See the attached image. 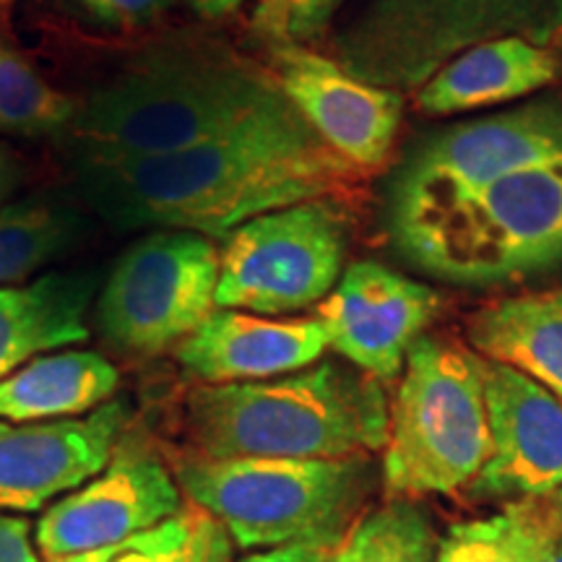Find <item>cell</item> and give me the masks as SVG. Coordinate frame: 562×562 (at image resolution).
Wrapping results in <instances>:
<instances>
[{
  "label": "cell",
  "instance_id": "obj_1",
  "mask_svg": "<svg viewBox=\"0 0 562 562\" xmlns=\"http://www.w3.org/2000/svg\"><path fill=\"white\" fill-rule=\"evenodd\" d=\"M76 199L117 232L186 229L224 240L240 224L360 178L292 104L167 157L70 165Z\"/></svg>",
  "mask_w": 562,
  "mask_h": 562
},
{
  "label": "cell",
  "instance_id": "obj_2",
  "mask_svg": "<svg viewBox=\"0 0 562 562\" xmlns=\"http://www.w3.org/2000/svg\"><path fill=\"white\" fill-rule=\"evenodd\" d=\"M292 104L271 68L216 40L172 37L138 53L79 104L70 165L167 157Z\"/></svg>",
  "mask_w": 562,
  "mask_h": 562
},
{
  "label": "cell",
  "instance_id": "obj_3",
  "mask_svg": "<svg viewBox=\"0 0 562 562\" xmlns=\"http://www.w3.org/2000/svg\"><path fill=\"white\" fill-rule=\"evenodd\" d=\"M182 432L201 459H351L383 451L389 396L347 360L256 383L199 385Z\"/></svg>",
  "mask_w": 562,
  "mask_h": 562
},
{
  "label": "cell",
  "instance_id": "obj_4",
  "mask_svg": "<svg viewBox=\"0 0 562 562\" xmlns=\"http://www.w3.org/2000/svg\"><path fill=\"white\" fill-rule=\"evenodd\" d=\"M188 503L224 526L240 550L313 544L334 550L381 487L372 456L351 459H201L175 467Z\"/></svg>",
  "mask_w": 562,
  "mask_h": 562
},
{
  "label": "cell",
  "instance_id": "obj_5",
  "mask_svg": "<svg viewBox=\"0 0 562 562\" xmlns=\"http://www.w3.org/2000/svg\"><path fill=\"white\" fill-rule=\"evenodd\" d=\"M412 266L456 286H501L562 263V159L389 224Z\"/></svg>",
  "mask_w": 562,
  "mask_h": 562
},
{
  "label": "cell",
  "instance_id": "obj_6",
  "mask_svg": "<svg viewBox=\"0 0 562 562\" xmlns=\"http://www.w3.org/2000/svg\"><path fill=\"white\" fill-rule=\"evenodd\" d=\"M487 459L480 357L448 336H419L389 404V440L381 461L385 495L389 501L459 495L472 487Z\"/></svg>",
  "mask_w": 562,
  "mask_h": 562
},
{
  "label": "cell",
  "instance_id": "obj_7",
  "mask_svg": "<svg viewBox=\"0 0 562 562\" xmlns=\"http://www.w3.org/2000/svg\"><path fill=\"white\" fill-rule=\"evenodd\" d=\"M562 37V0H362L334 37V60L372 87L417 91L461 53Z\"/></svg>",
  "mask_w": 562,
  "mask_h": 562
},
{
  "label": "cell",
  "instance_id": "obj_8",
  "mask_svg": "<svg viewBox=\"0 0 562 562\" xmlns=\"http://www.w3.org/2000/svg\"><path fill=\"white\" fill-rule=\"evenodd\" d=\"M349 227L334 195L240 224L222 240L214 305L266 318L321 305L344 273Z\"/></svg>",
  "mask_w": 562,
  "mask_h": 562
},
{
  "label": "cell",
  "instance_id": "obj_9",
  "mask_svg": "<svg viewBox=\"0 0 562 562\" xmlns=\"http://www.w3.org/2000/svg\"><path fill=\"white\" fill-rule=\"evenodd\" d=\"M562 159V100H539L414 140L385 186V224L427 214L508 175Z\"/></svg>",
  "mask_w": 562,
  "mask_h": 562
},
{
  "label": "cell",
  "instance_id": "obj_10",
  "mask_svg": "<svg viewBox=\"0 0 562 562\" xmlns=\"http://www.w3.org/2000/svg\"><path fill=\"white\" fill-rule=\"evenodd\" d=\"M220 248L199 232L151 229L117 258L97 300L104 339L133 355H161L214 311Z\"/></svg>",
  "mask_w": 562,
  "mask_h": 562
},
{
  "label": "cell",
  "instance_id": "obj_11",
  "mask_svg": "<svg viewBox=\"0 0 562 562\" xmlns=\"http://www.w3.org/2000/svg\"><path fill=\"white\" fill-rule=\"evenodd\" d=\"M186 505L178 476L157 453L117 442L94 480L42 513L34 544L47 562L100 550L170 521Z\"/></svg>",
  "mask_w": 562,
  "mask_h": 562
},
{
  "label": "cell",
  "instance_id": "obj_12",
  "mask_svg": "<svg viewBox=\"0 0 562 562\" xmlns=\"http://www.w3.org/2000/svg\"><path fill=\"white\" fill-rule=\"evenodd\" d=\"M440 311V294L375 261L344 269L318 305L328 347L381 383L402 375L406 355Z\"/></svg>",
  "mask_w": 562,
  "mask_h": 562
},
{
  "label": "cell",
  "instance_id": "obj_13",
  "mask_svg": "<svg viewBox=\"0 0 562 562\" xmlns=\"http://www.w3.org/2000/svg\"><path fill=\"white\" fill-rule=\"evenodd\" d=\"M480 372L490 459L467 495L505 503L552 495L562 487V398L508 364L480 357Z\"/></svg>",
  "mask_w": 562,
  "mask_h": 562
},
{
  "label": "cell",
  "instance_id": "obj_14",
  "mask_svg": "<svg viewBox=\"0 0 562 562\" xmlns=\"http://www.w3.org/2000/svg\"><path fill=\"white\" fill-rule=\"evenodd\" d=\"M271 74L292 108L349 165L370 172L389 161L404 117L398 91L372 87L302 45L271 47Z\"/></svg>",
  "mask_w": 562,
  "mask_h": 562
},
{
  "label": "cell",
  "instance_id": "obj_15",
  "mask_svg": "<svg viewBox=\"0 0 562 562\" xmlns=\"http://www.w3.org/2000/svg\"><path fill=\"white\" fill-rule=\"evenodd\" d=\"M128 419V402L110 398L81 417L0 422V513L42 510L94 480L110 463Z\"/></svg>",
  "mask_w": 562,
  "mask_h": 562
},
{
  "label": "cell",
  "instance_id": "obj_16",
  "mask_svg": "<svg viewBox=\"0 0 562 562\" xmlns=\"http://www.w3.org/2000/svg\"><path fill=\"white\" fill-rule=\"evenodd\" d=\"M326 328L318 318H266L214 307L178 344V362L201 385L256 383L290 375L323 360Z\"/></svg>",
  "mask_w": 562,
  "mask_h": 562
},
{
  "label": "cell",
  "instance_id": "obj_17",
  "mask_svg": "<svg viewBox=\"0 0 562 562\" xmlns=\"http://www.w3.org/2000/svg\"><path fill=\"white\" fill-rule=\"evenodd\" d=\"M100 281V271L76 269L0 286V378L45 351L87 341V313Z\"/></svg>",
  "mask_w": 562,
  "mask_h": 562
},
{
  "label": "cell",
  "instance_id": "obj_18",
  "mask_svg": "<svg viewBox=\"0 0 562 562\" xmlns=\"http://www.w3.org/2000/svg\"><path fill=\"white\" fill-rule=\"evenodd\" d=\"M560 76V60L550 47L521 37L492 40L446 63L417 89V108L427 115H456L529 97Z\"/></svg>",
  "mask_w": 562,
  "mask_h": 562
},
{
  "label": "cell",
  "instance_id": "obj_19",
  "mask_svg": "<svg viewBox=\"0 0 562 562\" xmlns=\"http://www.w3.org/2000/svg\"><path fill=\"white\" fill-rule=\"evenodd\" d=\"M474 355L508 364L562 398V290L513 294L469 315Z\"/></svg>",
  "mask_w": 562,
  "mask_h": 562
},
{
  "label": "cell",
  "instance_id": "obj_20",
  "mask_svg": "<svg viewBox=\"0 0 562 562\" xmlns=\"http://www.w3.org/2000/svg\"><path fill=\"white\" fill-rule=\"evenodd\" d=\"M117 385L121 372L100 351L68 349L34 357L0 378V422L81 417L108 404Z\"/></svg>",
  "mask_w": 562,
  "mask_h": 562
},
{
  "label": "cell",
  "instance_id": "obj_21",
  "mask_svg": "<svg viewBox=\"0 0 562 562\" xmlns=\"http://www.w3.org/2000/svg\"><path fill=\"white\" fill-rule=\"evenodd\" d=\"M87 211L58 193H34L0 209V286L26 279L83 243Z\"/></svg>",
  "mask_w": 562,
  "mask_h": 562
},
{
  "label": "cell",
  "instance_id": "obj_22",
  "mask_svg": "<svg viewBox=\"0 0 562 562\" xmlns=\"http://www.w3.org/2000/svg\"><path fill=\"white\" fill-rule=\"evenodd\" d=\"M50 562H232V539L214 516L188 503L149 531Z\"/></svg>",
  "mask_w": 562,
  "mask_h": 562
},
{
  "label": "cell",
  "instance_id": "obj_23",
  "mask_svg": "<svg viewBox=\"0 0 562 562\" xmlns=\"http://www.w3.org/2000/svg\"><path fill=\"white\" fill-rule=\"evenodd\" d=\"M438 542L427 510L414 501L391 497L351 526L328 562H435Z\"/></svg>",
  "mask_w": 562,
  "mask_h": 562
},
{
  "label": "cell",
  "instance_id": "obj_24",
  "mask_svg": "<svg viewBox=\"0 0 562 562\" xmlns=\"http://www.w3.org/2000/svg\"><path fill=\"white\" fill-rule=\"evenodd\" d=\"M79 102L55 89L24 55L0 40V133L68 136Z\"/></svg>",
  "mask_w": 562,
  "mask_h": 562
},
{
  "label": "cell",
  "instance_id": "obj_25",
  "mask_svg": "<svg viewBox=\"0 0 562 562\" xmlns=\"http://www.w3.org/2000/svg\"><path fill=\"white\" fill-rule=\"evenodd\" d=\"M344 3L347 0H258L250 26L271 47H307L326 34Z\"/></svg>",
  "mask_w": 562,
  "mask_h": 562
},
{
  "label": "cell",
  "instance_id": "obj_26",
  "mask_svg": "<svg viewBox=\"0 0 562 562\" xmlns=\"http://www.w3.org/2000/svg\"><path fill=\"white\" fill-rule=\"evenodd\" d=\"M501 518L524 562H562V518L550 497L505 503Z\"/></svg>",
  "mask_w": 562,
  "mask_h": 562
},
{
  "label": "cell",
  "instance_id": "obj_27",
  "mask_svg": "<svg viewBox=\"0 0 562 562\" xmlns=\"http://www.w3.org/2000/svg\"><path fill=\"white\" fill-rule=\"evenodd\" d=\"M435 562H524L513 547L501 513L467 518L448 526L438 542Z\"/></svg>",
  "mask_w": 562,
  "mask_h": 562
},
{
  "label": "cell",
  "instance_id": "obj_28",
  "mask_svg": "<svg viewBox=\"0 0 562 562\" xmlns=\"http://www.w3.org/2000/svg\"><path fill=\"white\" fill-rule=\"evenodd\" d=\"M91 16L112 26H144L159 19L175 0H76Z\"/></svg>",
  "mask_w": 562,
  "mask_h": 562
},
{
  "label": "cell",
  "instance_id": "obj_29",
  "mask_svg": "<svg viewBox=\"0 0 562 562\" xmlns=\"http://www.w3.org/2000/svg\"><path fill=\"white\" fill-rule=\"evenodd\" d=\"M0 562H40L32 524L26 518L0 513Z\"/></svg>",
  "mask_w": 562,
  "mask_h": 562
},
{
  "label": "cell",
  "instance_id": "obj_30",
  "mask_svg": "<svg viewBox=\"0 0 562 562\" xmlns=\"http://www.w3.org/2000/svg\"><path fill=\"white\" fill-rule=\"evenodd\" d=\"M328 560H331V550H326V547L290 544V547H277V550L250 552L237 562H328Z\"/></svg>",
  "mask_w": 562,
  "mask_h": 562
},
{
  "label": "cell",
  "instance_id": "obj_31",
  "mask_svg": "<svg viewBox=\"0 0 562 562\" xmlns=\"http://www.w3.org/2000/svg\"><path fill=\"white\" fill-rule=\"evenodd\" d=\"M19 182H21V165L16 154L0 144V209L5 206V201H9L13 191H16Z\"/></svg>",
  "mask_w": 562,
  "mask_h": 562
},
{
  "label": "cell",
  "instance_id": "obj_32",
  "mask_svg": "<svg viewBox=\"0 0 562 562\" xmlns=\"http://www.w3.org/2000/svg\"><path fill=\"white\" fill-rule=\"evenodd\" d=\"M243 3L245 0H188V5L203 19H222L240 9Z\"/></svg>",
  "mask_w": 562,
  "mask_h": 562
},
{
  "label": "cell",
  "instance_id": "obj_33",
  "mask_svg": "<svg viewBox=\"0 0 562 562\" xmlns=\"http://www.w3.org/2000/svg\"><path fill=\"white\" fill-rule=\"evenodd\" d=\"M547 497H550V503L554 505V510H558L560 518H562V487H558V490L552 492V495H547Z\"/></svg>",
  "mask_w": 562,
  "mask_h": 562
}]
</instances>
